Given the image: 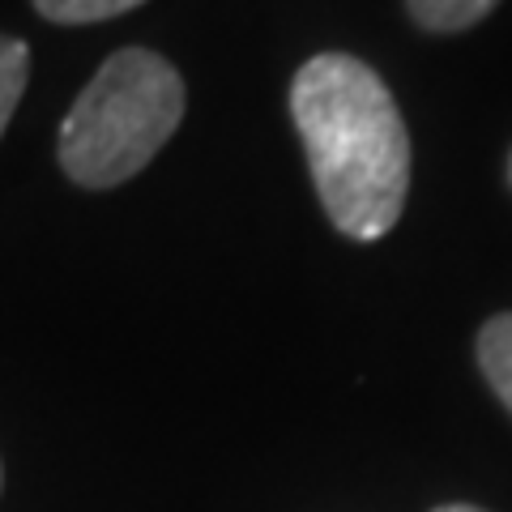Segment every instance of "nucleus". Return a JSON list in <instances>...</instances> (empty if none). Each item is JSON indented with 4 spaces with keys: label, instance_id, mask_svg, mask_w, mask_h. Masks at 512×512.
Returning a JSON list of instances; mask_svg holds the SVG:
<instances>
[{
    "label": "nucleus",
    "instance_id": "nucleus-1",
    "mask_svg": "<svg viewBox=\"0 0 512 512\" xmlns=\"http://www.w3.org/2000/svg\"><path fill=\"white\" fill-rule=\"evenodd\" d=\"M291 116L333 227L363 244L389 235L410 192V133L376 69L342 52L312 56L295 73Z\"/></svg>",
    "mask_w": 512,
    "mask_h": 512
},
{
    "label": "nucleus",
    "instance_id": "nucleus-2",
    "mask_svg": "<svg viewBox=\"0 0 512 512\" xmlns=\"http://www.w3.org/2000/svg\"><path fill=\"white\" fill-rule=\"evenodd\" d=\"M184 120V82L171 64L124 47L90 77L60 124V167L82 188H116L150 167Z\"/></svg>",
    "mask_w": 512,
    "mask_h": 512
},
{
    "label": "nucleus",
    "instance_id": "nucleus-3",
    "mask_svg": "<svg viewBox=\"0 0 512 512\" xmlns=\"http://www.w3.org/2000/svg\"><path fill=\"white\" fill-rule=\"evenodd\" d=\"M478 367H483L495 397L512 414V312L487 320L483 333H478Z\"/></svg>",
    "mask_w": 512,
    "mask_h": 512
},
{
    "label": "nucleus",
    "instance_id": "nucleus-4",
    "mask_svg": "<svg viewBox=\"0 0 512 512\" xmlns=\"http://www.w3.org/2000/svg\"><path fill=\"white\" fill-rule=\"evenodd\" d=\"M500 0H406L410 18L431 35H457L470 30L474 22H483Z\"/></svg>",
    "mask_w": 512,
    "mask_h": 512
},
{
    "label": "nucleus",
    "instance_id": "nucleus-5",
    "mask_svg": "<svg viewBox=\"0 0 512 512\" xmlns=\"http://www.w3.org/2000/svg\"><path fill=\"white\" fill-rule=\"evenodd\" d=\"M26 77H30V52H26V43L0 35V137H5L13 111H18V103H22Z\"/></svg>",
    "mask_w": 512,
    "mask_h": 512
},
{
    "label": "nucleus",
    "instance_id": "nucleus-6",
    "mask_svg": "<svg viewBox=\"0 0 512 512\" xmlns=\"http://www.w3.org/2000/svg\"><path fill=\"white\" fill-rule=\"evenodd\" d=\"M146 5V0H35V9L47 22L60 26H86V22H107L120 18V13Z\"/></svg>",
    "mask_w": 512,
    "mask_h": 512
},
{
    "label": "nucleus",
    "instance_id": "nucleus-7",
    "mask_svg": "<svg viewBox=\"0 0 512 512\" xmlns=\"http://www.w3.org/2000/svg\"><path fill=\"white\" fill-rule=\"evenodd\" d=\"M431 512H483V508H474V504H444V508H431Z\"/></svg>",
    "mask_w": 512,
    "mask_h": 512
},
{
    "label": "nucleus",
    "instance_id": "nucleus-8",
    "mask_svg": "<svg viewBox=\"0 0 512 512\" xmlns=\"http://www.w3.org/2000/svg\"><path fill=\"white\" fill-rule=\"evenodd\" d=\"M508 180H512V154H508Z\"/></svg>",
    "mask_w": 512,
    "mask_h": 512
},
{
    "label": "nucleus",
    "instance_id": "nucleus-9",
    "mask_svg": "<svg viewBox=\"0 0 512 512\" xmlns=\"http://www.w3.org/2000/svg\"><path fill=\"white\" fill-rule=\"evenodd\" d=\"M0 483H5V478H0Z\"/></svg>",
    "mask_w": 512,
    "mask_h": 512
}]
</instances>
